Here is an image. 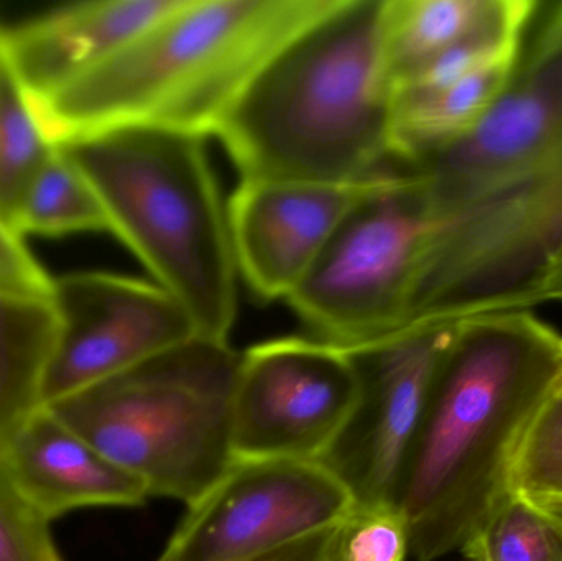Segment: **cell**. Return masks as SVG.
Wrapping results in <instances>:
<instances>
[{
    "mask_svg": "<svg viewBox=\"0 0 562 561\" xmlns=\"http://www.w3.org/2000/svg\"><path fill=\"white\" fill-rule=\"evenodd\" d=\"M435 214L405 328L562 303V12L481 124L415 168Z\"/></svg>",
    "mask_w": 562,
    "mask_h": 561,
    "instance_id": "1",
    "label": "cell"
},
{
    "mask_svg": "<svg viewBox=\"0 0 562 561\" xmlns=\"http://www.w3.org/2000/svg\"><path fill=\"white\" fill-rule=\"evenodd\" d=\"M561 371L562 335L531 310L454 323L393 494L409 556L462 552L512 496L518 448Z\"/></svg>",
    "mask_w": 562,
    "mask_h": 561,
    "instance_id": "2",
    "label": "cell"
},
{
    "mask_svg": "<svg viewBox=\"0 0 562 561\" xmlns=\"http://www.w3.org/2000/svg\"><path fill=\"white\" fill-rule=\"evenodd\" d=\"M383 0H336L256 72L217 128L240 180L352 183L395 167Z\"/></svg>",
    "mask_w": 562,
    "mask_h": 561,
    "instance_id": "3",
    "label": "cell"
},
{
    "mask_svg": "<svg viewBox=\"0 0 562 561\" xmlns=\"http://www.w3.org/2000/svg\"><path fill=\"white\" fill-rule=\"evenodd\" d=\"M336 0H178L164 19L61 88L32 101L56 147L124 127L216 137L277 52Z\"/></svg>",
    "mask_w": 562,
    "mask_h": 561,
    "instance_id": "4",
    "label": "cell"
},
{
    "mask_svg": "<svg viewBox=\"0 0 562 561\" xmlns=\"http://www.w3.org/2000/svg\"><path fill=\"white\" fill-rule=\"evenodd\" d=\"M63 148L94 188L109 233L183 306L201 338L229 341L240 276L204 138L124 127Z\"/></svg>",
    "mask_w": 562,
    "mask_h": 561,
    "instance_id": "5",
    "label": "cell"
},
{
    "mask_svg": "<svg viewBox=\"0 0 562 561\" xmlns=\"http://www.w3.org/2000/svg\"><path fill=\"white\" fill-rule=\"evenodd\" d=\"M240 352L194 338L45 405L148 494L200 501L234 461L233 397Z\"/></svg>",
    "mask_w": 562,
    "mask_h": 561,
    "instance_id": "6",
    "label": "cell"
},
{
    "mask_svg": "<svg viewBox=\"0 0 562 561\" xmlns=\"http://www.w3.org/2000/svg\"><path fill=\"white\" fill-rule=\"evenodd\" d=\"M432 236L422 173L396 165L344 217L286 302L316 338L349 351L392 338L405 328Z\"/></svg>",
    "mask_w": 562,
    "mask_h": 561,
    "instance_id": "7",
    "label": "cell"
},
{
    "mask_svg": "<svg viewBox=\"0 0 562 561\" xmlns=\"http://www.w3.org/2000/svg\"><path fill=\"white\" fill-rule=\"evenodd\" d=\"M359 394L349 349L303 336L250 346L240 352L234 388V457L319 461Z\"/></svg>",
    "mask_w": 562,
    "mask_h": 561,
    "instance_id": "8",
    "label": "cell"
},
{
    "mask_svg": "<svg viewBox=\"0 0 562 561\" xmlns=\"http://www.w3.org/2000/svg\"><path fill=\"white\" fill-rule=\"evenodd\" d=\"M353 506L319 461L234 458L157 561H240L336 526Z\"/></svg>",
    "mask_w": 562,
    "mask_h": 561,
    "instance_id": "9",
    "label": "cell"
},
{
    "mask_svg": "<svg viewBox=\"0 0 562 561\" xmlns=\"http://www.w3.org/2000/svg\"><path fill=\"white\" fill-rule=\"evenodd\" d=\"M56 339L43 405L201 338L183 306L154 280L112 272L55 279Z\"/></svg>",
    "mask_w": 562,
    "mask_h": 561,
    "instance_id": "10",
    "label": "cell"
},
{
    "mask_svg": "<svg viewBox=\"0 0 562 561\" xmlns=\"http://www.w3.org/2000/svg\"><path fill=\"white\" fill-rule=\"evenodd\" d=\"M452 326L406 329L352 351L360 369L359 399L319 463L346 486L353 504H393Z\"/></svg>",
    "mask_w": 562,
    "mask_h": 561,
    "instance_id": "11",
    "label": "cell"
},
{
    "mask_svg": "<svg viewBox=\"0 0 562 561\" xmlns=\"http://www.w3.org/2000/svg\"><path fill=\"white\" fill-rule=\"evenodd\" d=\"M392 168L352 183L240 180L227 201L240 280L260 299H290L344 217Z\"/></svg>",
    "mask_w": 562,
    "mask_h": 561,
    "instance_id": "12",
    "label": "cell"
},
{
    "mask_svg": "<svg viewBox=\"0 0 562 561\" xmlns=\"http://www.w3.org/2000/svg\"><path fill=\"white\" fill-rule=\"evenodd\" d=\"M0 471L49 523L86 507H138L150 497L140 480L112 463L45 405L3 438Z\"/></svg>",
    "mask_w": 562,
    "mask_h": 561,
    "instance_id": "13",
    "label": "cell"
},
{
    "mask_svg": "<svg viewBox=\"0 0 562 561\" xmlns=\"http://www.w3.org/2000/svg\"><path fill=\"white\" fill-rule=\"evenodd\" d=\"M178 0L71 3L2 29L0 49L32 101L104 61L177 7Z\"/></svg>",
    "mask_w": 562,
    "mask_h": 561,
    "instance_id": "14",
    "label": "cell"
},
{
    "mask_svg": "<svg viewBox=\"0 0 562 561\" xmlns=\"http://www.w3.org/2000/svg\"><path fill=\"white\" fill-rule=\"evenodd\" d=\"M518 59L482 69L431 94L396 96L392 119L393 161L418 168L468 137L510 85Z\"/></svg>",
    "mask_w": 562,
    "mask_h": 561,
    "instance_id": "15",
    "label": "cell"
},
{
    "mask_svg": "<svg viewBox=\"0 0 562 561\" xmlns=\"http://www.w3.org/2000/svg\"><path fill=\"white\" fill-rule=\"evenodd\" d=\"M507 0H383V42L395 86L495 19Z\"/></svg>",
    "mask_w": 562,
    "mask_h": 561,
    "instance_id": "16",
    "label": "cell"
},
{
    "mask_svg": "<svg viewBox=\"0 0 562 561\" xmlns=\"http://www.w3.org/2000/svg\"><path fill=\"white\" fill-rule=\"evenodd\" d=\"M55 339L53 303L0 296V444L42 407Z\"/></svg>",
    "mask_w": 562,
    "mask_h": 561,
    "instance_id": "17",
    "label": "cell"
},
{
    "mask_svg": "<svg viewBox=\"0 0 562 561\" xmlns=\"http://www.w3.org/2000/svg\"><path fill=\"white\" fill-rule=\"evenodd\" d=\"M12 226L22 236L109 233L104 207L81 168L63 147H53L20 198Z\"/></svg>",
    "mask_w": 562,
    "mask_h": 561,
    "instance_id": "18",
    "label": "cell"
},
{
    "mask_svg": "<svg viewBox=\"0 0 562 561\" xmlns=\"http://www.w3.org/2000/svg\"><path fill=\"white\" fill-rule=\"evenodd\" d=\"M55 145L0 49V213L12 224L20 198Z\"/></svg>",
    "mask_w": 562,
    "mask_h": 561,
    "instance_id": "19",
    "label": "cell"
},
{
    "mask_svg": "<svg viewBox=\"0 0 562 561\" xmlns=\"http://www.w3.org/2000/svg\"><path fill=\"white\" fill-rule=\"evenodd\" d=\"M462 553L472 561H562V526L512 494Z\"/></svg>",
    "mask_w": 562,
    "mask_h": 561,
    "instance_id": "20",
    "label": "cell"
},
{
    "mask_svg": "<svg viewBox=\"0 0 562 561\" xmlns=\"http://www.w3.org/2000/svg\"><path fill=\"white\" fill-rule=\"evenodd\" d=\"M409 530L393 504H353L333 527L324 561H406Z\"/></svg>",
    "mask_w": 562,
    "mask_h": 561,
    "instance_id": "21",
    "label": "cell"
},
{
    "mask_svg": "<svg viewBox=\"0 0 562 561\" xmlns=\"http://www.w3.org/2000/svg\"><path fill=\"white\" fill-rule=\"evenodd\" d=\"M512 494L562 497V399L557 394L538 412L518 448Z\"/></svg>",
    "mask_w": 562,
    "mask_h": 561,
    "instance_id": "22",
    "label": "cell"
},
{
    "mask_svg": "<svg viewBox=\"0 0 562 561\" xmlns=\"http://www.w3.org/2000/svg\"><path fill=\"white\" fill-rule=\"evenodd\" d=\"M49 524L0 471V561H63Z\"/></svg>",
    "mask_w": 562,
    "mask_h": 561,
    "instance_id": "23",
    "label": "cell"
},
{
    "mask_svg": "<svg viewBox=\"0 0 562 561\" xmlns=\"http://www.w3.org/2000/svg\"><path fill=\"white\" fill-rule=\"evenodd\" d=\"M55 279L30 253L22 234L0 213V296L52 303Z\"/></svg>",
    "mask_w": 562,
    "mask_h": 561,
    "instance_id": "24",
    "label": "cell"
},
{
    "mask_svg": "<svg viewBox=\"0 0 562 561\" xmlns=\"http://www.w3.org/2000/svg\"><path fill=\"white\" fill-rule=\"evenodd\" d=\"M333 527L313 534V536L304 537V539L296 540V542L288 543V546L273 550V552L240 561H324L326 560Z\"/></svg>",
    "mask_w": 562,
    "mask_h": 561,
    "instance_id": "25",
    "label": "cell"
},
{
    "mask_svg": "<svg viewBox=\"0 0 562 561\" xmlns=\"http://www.w3.org/2000/svg\"><path fill=\"white\" fill-rule=\"evenodd\" d=\"M525 500L530 501L544 516L562 526V497H525Z\"/></svg>",
    "mask_w": 562,
    "mask_h": 561,
    "instance_id": "26",
    "label": "cell"
},
{
    "mask_svg": "<svg viewBox=\"0 0 562 561\" xmlns=\"http://www.w3.org/2000/svg\"><path fill=\"white\" fill-rule=\"evenodd\" d=\"M557 395H558V397L562 399V371H561L560 384H558V389H557Z\"/></svg>",
    "mask_w": 562,
    "mask_h": 561,
    "instance_id": "27",
    "label": "cell"
},
{
    "mask_svg": "<svg viewBox=\"0 0 562 561\" xmlns=\"http://www.w3.org/2000/svg\"><path fill=\"white\" fill-rule=\"evenodd\" d=\"M558 7H560V10L562 12V2L561 3H558Z\"/></svg>",
    "mask_w": 562,
    "mask_h": 561,
    "instance_id": "28",
    "label": "cell"
},
{
    "mask_svg": "<svg viewBox=\"0 0 562 561\" xmlns=\"http://www.w3.org/2000/svg\"><path fill=\"white\" fill-rule=\"evenodd\" d=\"M2 29H3V26H0V33H2Z\"/></svg>",
    "mask_w": 562,
    "mask_h": 561,
    "instance_id": "29",
    "label": "cell"
},
{
    "mask_svg": "<svg viewBox=\"0 0 562 561\" xmlns=\"http://www.w3.org/2000/svg\"><path fill=\"white\" fill-rule=\"evenodd\" d=\"M468 561H472V560H468Z\"/></svg>",
    "mask_w": 562,
    "mask_h": 561,
    "instance_id": "30",
    "label": "cell"
}]
</instances>
